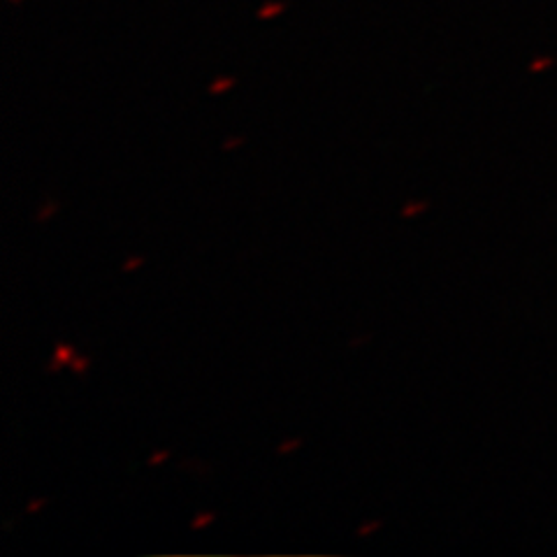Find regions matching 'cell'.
<instances>
[{
	"instance_id": "52a82bcc",
	"label": "cell",
	"mask_w": 557,
	"mask_h": 557,
	"mask_svg": "<svg viewBox=\"0 0 557 557\" xmlns=\"http://www.w3.org/2000/svg\"><path fill=\"white\" fill-rule=\"evenodd\" d=\"M379 525H381V522H372V525H368V528H362L358 534L360 536H368L370 532H374V530H379Z\"/></svg>"
},
{
	"instance_id": "277c9868",
	"label": "cell",
	"mask_w": 557,
	"mask_h": 557,
	"mask_svg": "<svg viewBox=\"0 0 557 557\" xmlns=\"http://www.w3.org/2000/svg\"><path fill=\"white\" fill-rule=\"evenodd\" d=\"M233 84H235V79H219L216 84H212V94H221V91H228Z\"/></svg>"
},
{
	"instance_id": "30bf717a",
	"label": "cell",
	"mask_w": 557,
	"mask_h": 557,
	"mask_svg": "<svg viewBox=\"0 0 557 557\" xmlns=\"http://www.w3.org/2000/svg\"><path fill=\"white\" fill-rule=\"evenodd\" d=\"M139 263H143V260H139V258H133V263H126V270H133V268H137Z\"/></svg>"
},
{
	"instance_id": "9c48e42d",
	"label": "cell",
	"mask_w": 557,
	"mask_h": 557,
	"mask_svg": "<svg viewBox=\"0 0 557 557\" xmlns=\"http://www.w3.org/2000/svg\"><path fill=\"white\" fill-rule=\"evenodd\" d=\"M42 504H45V499H38V504H30L28 511H30V513H33V511H38V509L42 507Z\"/></svg>"
},
{
	"instance_id": "8992f818",
	"label": "cell",
	"mask_w": 557,
	"mask_h": 557,
	"mask_svg": "<svg viewBox=\"0 0 557 557\" xmlns=\"http://www.w3.org/2000/svg\"><path fill=\"white\" fill-rule=\"evenodd\" d=\"M298 446H300V440H295V442H286L282 448H278V453H288V450L298 448Z\"/></svg>"
},
{
	"instance_id": "6da1fadb",
	"label": "cell",
	"mask_w": 557,
	"mask_h": 557,
	"mask_svg": "<svg viewBox=\"0 0 557 557\" xmlns=\"http://www.w3.org/2000/svg\"><path fill=\"white\" fill-rule=\"evenodd\" d=\"M75 358H77V354H75V348H73V346L59 344V346H57V354H54V362L49 364V372H54V370L63 368L65 362H73Z\"/></svg>"
},
{
	"instance_id": "5b68a950",
	"label": "cell",
	"mask_w": 557,
	"mask_h": 557,
	"mask_svg": "<svg viewBox=\"0 0 557 557\" xmlns=\"http://www.w3.org/2000/svg\"><path fill=\"white\" fill-rule=\"evenodd\" d=\"M70 364H73V370H75L77 374H84V372H86V364H89V360H86V358H75Z\"/></svg>"
},
{
	"instance_id": "3957f363",
	"label": "cell",
	"mask_w": 557,
	"mask_h": 557,
	"mask_svg": "<svg viewBox=\"0 0 557 557\" xmlns=\"http://www.w3.org/2000/svg\"><path fill=\"white\" fill-rule=\"evenodd\" d=\"M214 520V513H205V516H198L194 522H190V528L194 530H200L202 525H209V522Z\"/></svg>"
},
{
	"instance_id": "7a4b0ae2",
	"label": "cell",
	"mask_w": 557,
	"mask_h": 557,
	"mask_svg": "<svg viewBox=\"0 0 557 557\" xmlns=\"http://www.w3.org/2000/svg\"><path fill=\"white\" fill-rule=\"evenodd\" d=\"M425 209H428V202H411L403 209V214L405 216H416L418 212H425Z\"/></svg>"
},
{
	"instance_id": "ba28073f",
	"label": "cell",
	"mask_w": 557,
	"mask_h": 557,
	"mask_svg": "<svg viewBox=\"0 0 557 557\" xmlns=\"http://www.w3.org/2000/svg\"><path fill=\"white\" fill-rule=\"evenodd\" d=\"M168 456H170V453H168V450H161V453H159V456H156V458H151V460H149V465H159V462H161V460H165Z\"/></svg>"
}]
</instances>
